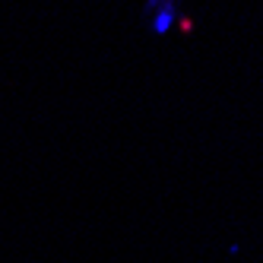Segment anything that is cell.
<instances>
[{
	"instance_id": "7a4b0ae2",
	"label": "cell",
	"mask_w": 263,
	"mask_h": 263,
	"mask_svg": "<svg viewBox=\"0 0 263 263\" xmlns=\"http://www.w3.org/2000/svg\"><path fill=\"white\" fill-rule=\"evenodd\" d=\"M175 26H181V32H184V35H191V32H194V23H191V16H184V13L178 16V23H175Z\"/></svg>"
},
{
	"instance_id": "6da1fadb",
	"label": "cell",
	"mask_w": 263,
	"mask_h": 263,
	"mask_svg": "<svg viewBox=\"0 0 263 263\" xmlns=\"http://www.w3.org/2000/svg\"><path fill=\"white\" fill-rule=\"evenodd\" d=\"M178 16H181V0H146V7H143L146 29L153 35L172 32V26L178 23Z\"/></svg>"
}]
</instances>
